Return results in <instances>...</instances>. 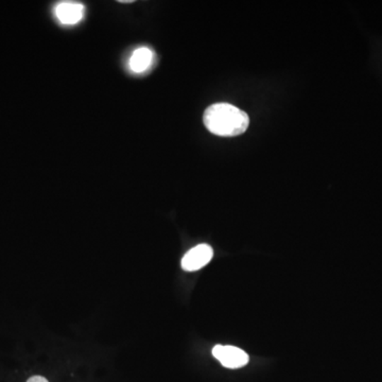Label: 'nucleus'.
<instances>
[{
  "mask_svg": "<svg viewBox=\"0 0 382 382\" xmlns=\"http://www.w3.org/2000/svg\"><path fill=\"white\" fill-rule=\"evenodd\" d=\"M204 125L210 133L222 137L241 135L250 125L248 115L228 103H216L204 112Z\"/></svg>",
  "mask_w": 382,
  "mask_h": 382,
  "instance_id": "f257e3e1",
  "label": "nucleus"
},
{
  "mask_svg": "<svg viewBox=\"0 0 382 382\" xmlns=\"http://www.w3.org/2000/svg\"><path fill=\"white\" fill-rule=\"evenodd\" d=\"M212 356L227 369H240L248 363V354L241 348L231 345H216L212 348Z\"/></svg>",
  "mask_w": 382,
  "mask_h": 382,
  "instance_id": "f03ea898",
  "label": "nucleus"
},
{
  "mask_svg": "<svg viewBox=\"0 0 382 382\" xmlns=\"http://www.w3.org/2000/svg\"><path fill=\"white\" fill-rule=\"evenodd\" d=\"M214 257V250L206 243L199 244L189 250L183 257V270L187 272H195L205 267Z\"/></svg>",
  "mask_w": 382,
  "mask_h": 382,
  "instance_id": "7ed1b4c3",
  "label": "nucleus"
},
{
  "mask_svg": "<svg viewBox=\"0 0 382 382\" xmlns=\"http://www.w3.org/2000/svg\"><path fill=\"white\" fill-rule=\"evenodd\" d=\"M84 14V4L78 1L59 2L54 8L55 17L63 25H72L80 23Z\"/></svg>",
  "mask_w": 382,
  "mask_h": 382,
  "instance_id": "20e7f679",
  "label": "nucleus"
},
{
  "mask_svg": "<svg viewBox=\"0 0 382 382\" xmlns=\"http://www.w3.org/2000/svg\"><path fill=\"white\" fill-rule=\"evenodd\" d=\"M154 52L148 47H140L132 53L129 57V69L135 74L146 71L154 61Z\"/></svg>",
  "mask_w": 382,
  "mask_h": 382,
  "instance_id": "39448f33",
  "label": "nucleus"
},
{
  "mask_svg": "<svg viewBox=\"0 0 382 382\" xmlns=\"http://www.w3.org/2000/svg\"><path fill=\"white\" fill-rule=\"evenodd\" d=\"M27 382H49L46 378L42 377V376H33V377L29 378L27 380Z\"/></svg>",
  "mask_w": 382,
  "mask_h": 382,
  "instance_id": "423d86ee",
  "label": "nucleus"
}]
</instances>
